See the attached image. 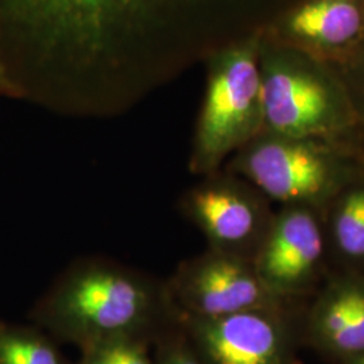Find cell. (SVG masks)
Returning a JSON list of instances; mask_svg holds the SVG:
<instances>
[{
  "mask_svg": "<svg viewBox=\"0 0 364 364\" xmlns=\"http://www.w3.org/2000/svg\"><path fill=\"white\" fill-rule=\"evenodd\" d=\"M260 132L360 146L359 119L336 70L267 38L259 46Z\"/></svg>",
  "mask_w": 364,
  "mask_h": 364,
  "instance_id": "2",
  "label": "cell"
},
{
  "mask_svg": "<svg viewBox=\"0 0 364 364\" xmlns=\"http://www.w3.org/2000/svg\"><path fill=\"white\" fill-rule=\"evenodd\" d=\"M208 0H0V42L50 105L105 112L138 105L192 65Z\"/></svg>",
  "mask_w": 364,
  "mask_h": 364,
  "instance_id": "1",
  "label": "cell"
},
{
  "mask_svg": "<svg viewBox=\"0 0 364 364\" xmlns=\"http://www.w3.org/2000/svg\"><path fill=\"white\" fill-rule=\"evenodd\" d=\"M185 287L191 305L203 318L267 309L274 297L254 263L213 250L188 269Z\"/></svg>",
  "mask_w": 364,
  "mask_h": 364,
  "instance_id": "8",
  "label": "cell"
},
{
  "mask_svg": "<svg viewBox=\"0 0 364 364\" xmlns=\"http://www.w3.org/2000/svg\"><path fill=\"white\" fill-rule=\"evenodd\" d=\"M267 38L306 53L329 65L350 57L364 42V4L360 0H306Z\"/></svg>",
  "mask_w": 364,
  "mask_h": 364,
  "instance_id": "7",
  "label": "cell"
},
{
  "mask_svg": "<svg viewBox=\"0 0 364 364\" xmlns=\"http://www.w3.org/2000/svg\"><path fill=\"white\" fill-rule=\"evenodd\" d=\"M166 364H200L193 356L186 352H176Z\"/></svg>",
  "mask_w": 364,
  "mask_h": 364,
  "instance_id": "18",
  "label": "cell"
},
{
  "mask_svg": "<svg viewBox=\"0 0 364 364\" xmlns=\"http://www.w3.org/2000/svg\"><path fill=\"white\" fill-rule=\"evenodd\" d=\"M223 169L245 178L264 197L318 210L364 180V151L346 142L259 132Z\"/></svg>",
  "mask_w": 364,
  "mask_h": 364,
  "instance_id": "3",
  "label": "cell"
},
{
  "mask_svg": "<svg viewBox=\"0 0 364 364\" xmlns=\"http://www.w3.org/2000/svg\"><path fill=\"white\" fill-rule=\"evenodd\" d=\"M346 84L359 119V141L364 151V42L350 57L331 65Z\"/></svg>",
  "mask_w": 364,
  "mask_h": 364,
  "instance_id": "14",
  "label": "cell"
},
{
  "mask_svg": "<svg viewBox=\"0 0 364 364\" xmlns=\"http://www.w3.org/2000/svg\"><path fill=\"white\" fill-rule=\"evenodd\" d=\"M351 364H364V352L352 356Z\"/></svg>",
  "mask_w": 364,
  "mask_h": 364,
  "instance_id": "19",
  "label": "cell"
},
{
  "mask_svg": "<svg viewBox=\"0 0 364 364\" xmlns=\"http://www.w3.org/2000/svg\"><path fill=\"white\" fill-rule=\"evenodd\" d=\"M92 364H150L138 347L129 343H114L95 353Z\"/></svg>",
  "mask_w": 364,
  "mask_h": 364,
  "instance_id": "16",
  "label": "cell"
},
{
  "mask_svg": "<svg viewBox=\"0 0 364 364\" xmlns=\"http://www.w3.org/2000/svg\"><path fill=\"white\" fill-rule=\"evenodd\" d=\"M146 294L132 278L111 269L76 277L63 299V312L75 326L111 333L134 326L146 311Z\"/></svg>",
  "mask_w": 364,
  "mask_h": 364,
  "instance_id": "9",
  "label": "cell"
},
{
  "mask_svg": "<svg viewBox=\"0 0 364 364\" xmlns=\"http://www.w3.org/2000/svg\"><path fill=\"white\" fill-rule=\"evenodd\" d=\"M351 313V279H343L326 291L313 313V333L326 350L341 355Z\"/></svg>",
  "mask_w": 364,
  "mask_h": 364,
  "instance_id": "12",
  "label": "cell"
},
{
  "mask_svg": "<svg viewBox=\"0 0 364 364\" xmlns=\"http://www.w3.org/2000/svg\"><path fill=\"white\" fill-rule=\"evenodd\" d=\"M0 95H16L18 92L14 85L13 80L9 75L7 68L0 61Z\"/></svg>",
  "mask_w": 364,
  "mask_h": 364,
  "instance_id": "17",
  "label": "cell"
},
{
  "mask_svg": "<svg viewBox=\"0 0 364 364\" xmlns=\"http://www.w3.org/2000/svg\"><path fill=\"white\" fill-rule=\"evenodd\" d=\"M323 254L324 236L316 209L287 205L274 216L252 263L273 296H287L311 284Z\"/></svg>",
  "mask_w": 364,
  "mask_h": 364,
  "instance_id": "6",
  "label": "cell"
},
{
  "mask_svg": "<svg viewBox=\"0 0 364 364\" xmlns=\"http://www.w3.org/2000/svg\"><path fill=\"white\" fill-rule=\"evenodd\" d=\"M332 236L346 258L364 260V180L352 183L333 200Z\"/></svg>",
  "mask_w": 364,
  "mask_h": 364,
  "instance_id": "11",
  "label": "cell"
},
{
  "mask_svg": "<svg viewBox=\"0 0 364 364\" xmlns=\"http://www.w3.org/2000/svg\"><path fill=\"white\" fill-rule=\"evenodd\" d=\"M352 313L341 355L355 356L364 352V279L351 278Z\"/></svg>",
  "mask_w": 364,
  "mask_h": 364,
  "instance_id": "15",
  "label": "cell"
},
{
  "mask_svg": "<svg viewBox=\"0 0 364 364\" xmlns=\"http://www.w3.org/2000/svg\"><path fill=\"white\" fill-rule=\"evenodd\" d=\"M0 364H60L45 343L25 336L0 338Z\"/></svg>",
  "mask_w": 364,
  "mask_h": 364,
  "instance_id": "13",
  "label": "cell"
},
{
  "mask_svg": "<svg viewBox=\"0 0 364 364\" xmlns=\"http://www.w3.org/2000/svg\"><path fill=\"white\" fill-rule=\"evenodd\" d=\"M198 335L212 364H287L289 359L287 331L267 309L203 318Z\"/></svg>",
  "mask_w": 364,
  "mask_h": 364,
  "instance_id": "10",
  "label": "cell"
},
{
  "mask_svg": "<svg viewBox=\"0 0 364 364\" xmlns=\"http://www.w3.org/2000/svg\"><path fill=\"white\" fill-rule=\"evenodd\" d=\"M264 198L245 178L220 169L203 176L183 197L182 207L207 235L213 251L250 260L273 221Z\"/></svg>",
  "mask_w": 364,
  "mask_h": 364,
  "instance_id": "5",
  "label": "cell"
},
{
  "mask_svg": "<svg viewBox=\"0 0 364 364\" xmlns=\"http://www.w3.org/2000/svg\"><path fill=\"white\" fill-rule=\"evenodd\" d=\"M260 39L258 28L205 58V92L188 162L196 176L223 169L230 156L260 132Z\"/></svg>",
  "mask_w": 364,
  "mask_h": 364,
  "instance_id": "4",
  "label": "cell"
}]
</instances>
